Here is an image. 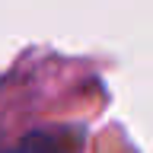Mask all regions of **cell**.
Returning a JSON list of instances; mask_svg holds the SVG:
<instances>
[{
    "instance_id": "6da1fadb",
    "label": "cell",
    "mask_w": 153,
    "mask_h": 153,
    "mask_svg": "<svg viewBox=\"0 0 153 153\" xmlns=\"http://www.w3.org/2000/svg\"><path fill=\"white\" fill-rule=\"evenodd\" d=\"M76 131H32L7 153H76Z\"/></svg>"
}]
</instances>
